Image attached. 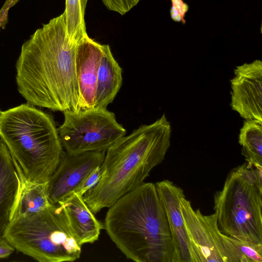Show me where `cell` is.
Segmentation results:
<instances>
[{
  "instance_id": "obj_16",
  "label": "cell",
  "mask_w": 262,
  "mask_h": 262,
  "mask_svg": "<svg viewBox=\"0 0 262 262\" xmlns=\"http://www.w3.org/2000/svg\"><path fill=\"white\" fill-rule=\"evenodd\" d=\"M19 170L21 184L11 220L37 213L51 204L47 195V182L27 180Z\"/></svg>"
},
{
  "instance_id": "obj_19",
  "label": "cell",
  "mask_w": 262,
  "mask_h": 262,
  "mask_svg": "<svg viewBox=\"0 0 262 262\" xmlns=\"http://www.w3.org/2000/svg\"><path fill=\"white\" fill-rule=\"evenodd\" d=\"M237 245L244 262H262V245L237 239Z\"/></svg>"
},
{
  "instance_id": "obj_10",
  "label": "cell",
  "mask_w": 262,
  "mask_h": 262,
  "mask_svg": "<svg viewBox=\"0 0 262 262\" xmlns=\"http://www.w3.org/2000/svg\"><path fill=\"white\" fill-rule=\"evenodd\" d=\"M231 80V108L245 120L262 121V62L256 59L234 69Z\"/></svg>"
},
{
  "instance_id": "obj_5",
  "label": "cell",
  "mask_w": 262,
  "mask_h": 262,
  "mask_svg": "<svg viewBox=\"0 0 262 262\" xmlns=\"http://www.w3.org/2000/svg\"><path fill=\"white\" fill-rule=\"evenodd\" d=\"M213 200L218 226L223 233L262 245V168L247 163L232 169Z\"/></svg>"
},
{
  "instance_id": "obj_18",
  "label": "cell",
  "mask_w": 262,
  "mask_h": 262,
  "mask_svg": "<svg viewBox=\"0 0 262 262\" xmlns=\"http://www.w3.org/2000/svg\"><path fill=\"white\" fill-rule=\"evenodd\" d=\"M88 0H66L67 33L71 41L79 43L89 37L85 27V12Z\"/></svg>"
},
{
  "instance_id": "obj_23",
  "label": "cell",
  "mask_w": 262,
  "mask_h": 262,
  "mask_svg": "<svg viewBox=\"0 0 262 262\" xmlns=\"http://www.w3.org/2000/svg\"><path fill=\"white\" fill-rule=\"evenodd\" d=\"M2 113V111L1 110V109H0V117H1V116Z\"/></svg>"
},
{
  "instance_id": "obj_4",
  "label": "cell",
  "mask_w": 262,
  "mask_h": 262,
  "mask_svg": "<svg viewBox=\"0 0 262 262\" xmlns=\"http://www.w3.org/2000/svg\"><path fill=\"white\" fill-rule=\"evenodd\" d=\"M0 137L24 177L47 182L64 150L52 116L28 103L2 112Z\"/></svg>"
},
{
  "instance_id": "obj_20",
  "label": "cell",
  "mask_w": 262,
  "mask_h": 262,
  "mask_svg": "<svg viewBox=\"0 0 262 262\" xmlns=\"http://www.w3.org/2000/svg\"><path fill=\"white\" fill-rule=\"evenodd\" d=\"M101 165L93 169L84 179L74 192H76L83 196L88 191L96 185L100 181L103 173V168Z\"/></svg>"
},
{
  "instance_id": "obj_9",
  "label": "cell",
  "mask_w": 262,
  "mask_h": 262,
  "mask_svg": "<svg viewBox=\"0 0 262 262\" xmlns=\"http://www.w3.org/2000/svg\"><path fill=\"white\" fill-rule=\"evenodd\" d=\"M106 150L71 154L65 150L55 171L47 182L51 204H56L74 192L84 179L101 165Z\"/></svg>"
},
{
  "instance_id": "obj_1",
  "label": "cell",
  "mask_w": 262,
  "mask_h": 262,
  "mask_svg": "<svg viewBox=\"0 0 262 262\" xmlns=\"http://www.w3.org/2000/svg\"><path fill=\"white\" fill-rule=\"evenodd\" d=\"M78 44L69 38L64 12L23 44L16 63V81L27 103L54 111L79 110Z\"/></svg>"
},
{
  "instance_id": "obj_21",
  "label": "cell",
  "mask_w": 262,
  "mask_h": 262,
  "mask_svg": "<svg viewBox=\"0 0 262 262\" xmlns=\"http://www.w3.org/2000/svg\"><path fill=\"white\" fill-rule=\"evenodd\" d=\"M107 9L123 15L136 6L140 0H102Z\"/></svg>"
},
{
  "instance_id": "obj_15",
  "label": "cell",
  "mask_w": 262,
  "mask_h": 262,
  "mask_svg": "<svg viewBox=\"0 0 262 262\" xmlns=\"http://www.w3.org/2000/svg\"><path fill=\"white\" fill-rule=\"evenodd\" d=\"M122 70L108 45H103V53L98 71L95 108L106 109L113 102L122 83Z\"/></svg>"
},
{
  "instance_id": "obj_22",
  "label": "cell",
  "mask_w": 262,
  "mask_h": 262,
  "mask_svg": "<svg viewBox=\"0 0 262 262\" xmlns=\"http://www.w3.org/2000/svg\"><path fill=\"white\" fill-rule=\"evenodd\" d=\"M15 249L5 237L0 238V260L8 257Z\"/></svg>"
},
{
  "instance_id": "obj_6",
  "label": "cell",
  "mask_w": 262,
  "mask_h": 262,
  "mask_svg": "<svg viewBox=\"0 0 262 262\" xmlns=\"http://www.w3.org/2000/svg\"><path fill=\"white\" fill-rule=\"evenodd\" d=\"M4 237L15 250L39 262L73 261L81 253L82 246L59 204L12 219Z\"/></svg>"
},
{
  "instance_id": "obj_13",
  "label": "cell",
  "mask_w": 262,
  "mask_h": 262,
  "mask_svg": "<svg viewBox=\"0 0 262 262\" xmlns=\"http://www.w3.org/2000/svg\"><path fill=\"white\" fill-rule=\"evenodd\" d=\"M21 184L18 167L0 139V238L10 223Z\"/></svg>"
},
{
  "instance_id": "obj_7",
  "label": "cell",
  "mask_w": 262,
  "mask_h": 262,
  "mask_svg": "<svg viewBox=\"0 0 262 262\" xmlns=\"http://www.w3.org/2000/svg\"><path fill=\"white\" fill-rule=\"evenodd\" d=\"M63 113L64 121L57 130L62 147L71 154L106 150L126 133L115 114L106 108Z\"/></svg>"
},
{
  "instance_id": "obj_8",
  "label": "cell",
  "mask_w": 262,
  "mask_h": 262,
  "mask_svg": "<svg viewBox=\"0 0 262 262\" xmlns=\"http://www.w3.org/2000/svg\"><path fill=\"white\" fill-rule=\"evenodd\" d=\"M181 209L192 262H244L237 239L221 231L215 213L204 215L185 196L181 200Z\"/></svg>"
},
{
  "instance_id": "obj_11",
  "label": "cell",
  "mask_w": 262,
  "mask_h": 262,
  "mask_svg": "<svg viewBox=\"0 0 262 262\" xmlns=\"http://www.w3.org/2000/svg\"><path fill=\"white\" fill-rule=\"evenodd\" d=\"M156 188L163 205L174 247L176 262H192L190 241L181 209L183 189L172 182H157Z\"/></svg>"
},
{
  "instance_id": "obj_17",
  "label": "cell",
  "mask_w": 262,
  "mask_h": 262,
  "mask_svg": "<svg viewBox=\"0 0 262 262\" xmlns=\"http://www.w3.org/2000/svg\"><path fill=\"white\" fill-rule=\"evenodd\" d=\"M238 142L247 164L262 168V121L245 120L240 129Z\"/></svg>"
},
{
  "instance_id": "obj_2",
  "label": "cell",
  "mask_w": 262,
  "mask_h": 262,
  "mask_svg": "<svg viewBox=\"0 0 262 262\" xmlns=\"http://www.w3.org/2000/svg\"><path fill=\"white\" fill-rule=\"evenodd\" d=\"M171 127L164 114L121 138L105 151L99 182L83 199L94 214L108 208L144 182L162 162L170 145Z\"/></svg>"
},
{
  "instance_id": "obj_12",
  "label": "cell",
  "mask_w": 262,
  "mask_h": 262,
  "mask_svg": "<svg viewBox=\"0 0 262 262\" xmlns=\"http://www.w3.org/2000/svg\"><path fill=\"white\" fill-rule=\"evenodd\" d=\"M103 53V45L89 37L78 46L76 73L79 93V110L93 108L98 71Z\"/></svg>"
},
{
  "instance_id": "obj_3",
  "label": "cell",
  "mask_w": 262,
  "mask_h": 262,
  "mask_svg": "<svg viewBox=\"0 0 262 262\" xmlns=\"http://www.w3.org/2000/svg\"><path fill=\"white\" fill-rule=\"evenodd\" d=\"M108 208L104 227L127 258L176 262L167 219L155 184L144 183Z\"/></svg>"
},
{
  "instance_id": "obj_14",
  "label": "cell",
  "mask_w": 262,
  "mask_h": 262,
  "mask_svg": "<svg viewBox=\"0 0 262 262\" xmlns=\"http://www.w3.org/2000/svg\"><path fill=\"white\" fill-rule=\"evenodd\" d=\"M58 204L63 207L72 230L81 246L98 239L104 226L95 217L83 196L73 192Z\"/></svg>"
}]
</instances>
